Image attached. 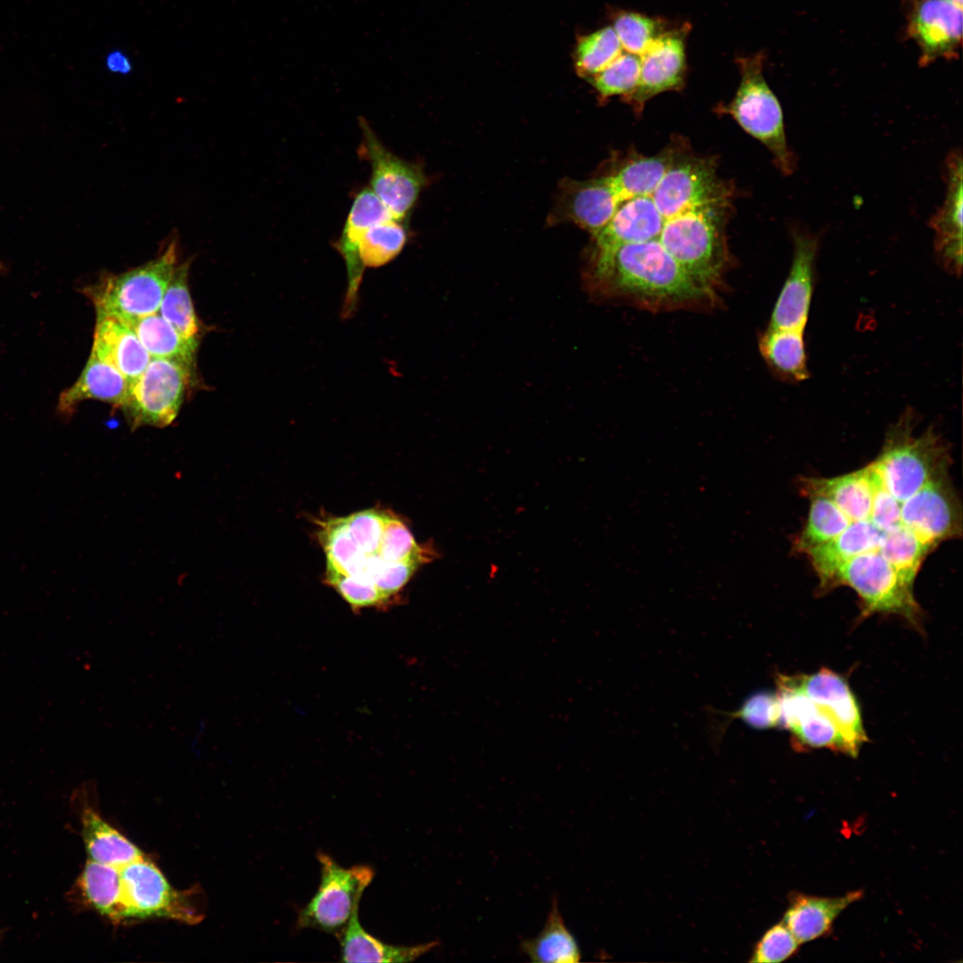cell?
<instances>
[{"label":"cell","mask_w":963,"mask_h":963,"mask_svg":"<svg viewBox=\"0 0 963 963\" xmlns=\"http://www.w3.org/2000/svg\"><path fill=\"white\" fill-rule=\"evenodd\" d=\"M614 29L623 51L641 56L649 45L668 29V23L658 17H649L636 12L618 11L613 15Z\"/></svg>","instance_id":"obj_37"},{"label":"cell","mask_w":963,"mask_h":963,"mask_svg":"<svg viewBox=\"0 0 963 963\" xmlns=\"http://www.w3.org/2000/svg\"><path fill=\"white\" fill-rule=\"evenodd\" d=\"M947 1H949V2H951L952 4H955L959 5V6L963 7V0H947Z\"/></svg>","instance_id":"obj_46"},{"label":"cell","mask_w":963,"mask_h":963,"mask_svg":"<svg viewBox=\"0 0 963 963\" xmlns=\"http://www.w3.org/2000/svg\"><path fill=\"white\" fill-rule=\"evenodd\" d=\"M378 554L388 562L412 561L418 564L427 562L433 556L429 548H422L416 543L411 531L402 521L389 513H385Z\"/></svg>","instance_id":"obj_38"},{"label":"cell","mask_w":963,"mask_h":963,"mask_svg":"<svg viewBox=\"0 0 963 963\" xmlns=\"http://www.w3.org/2000/svg\"><path fill=\"white\" fill-rule=\"evenodd\" d=\"M793 259L789 274L774 306L771 329L804 332L815 285L819 236L802 229L793 233Z\"/></svg>","instance_id":"obj_14"},{"label":"cell","mask_w":963,"mask_h":963,"mask_svg":"<svg viewBox=\"0 0 963 963\" xmlns=\"http://www.w3.org/2000/svg\"><path fill=\"white\" fill-rule=\"evenodd\" d=\"M754 728H767L779 726L780 709L777 694L760 693L744 704L737 713Z\"/></svg>","instance_id":"obj_43"},{"label":"cell","mask_w":963,"mask_h":963,"mask_svg":"<svg viewBox=\"0 0 963 963\" xmlns=\"http://www.w3.org/2000/svg\"><path fill=\"white\" fill-rule=\"evenodd\" d=\"M193 373L183 364L152 358L130 385L121 406L131 428L169 425L178 415Z\"/></svg>","instance_id":"obj_9"},{"label":"cell","mask_w":963,"mask_h":963,"mask_svg":"<svg viewBox=\"0 0 963 963\" xmlns=\"http://www.w3.org/2000/svg\"><path fill=\"white\" fill-rule=\"evenodd\" d=\"M130 384L126 377L111 365L93 354L78 380L59 398L58 409L69 415L82 401L96 399L121 407Z\"/></svg>","instance_id":"obj_24"},{"label":"cell","mask_w":963,"mask_h":963,"mask_svg":"<svg viewBox=\"0 0 963 963\" xmlns=\"http://www.w3.org/2000/svg\"><path fill=\"white\" fill-rule=\"evenodd\" d=\"M907 33L920 49L919 64L955 59L962 38V7L947 0H909Z\"/></svg>","instance_id":"obj_15"},{"label":"cell","mask_w":963,"mask_h":963,"mask_svg":"<svg viewBox=\"0 0 963 963\" xmlns=\"http://www.w3.org/2000/svg\"><path fill=\"white\" fill-rule=\"evenodd\" d=\"M800 942L783 923L771 926L756 945L752 961L758 963L781 962L794 955Z\"/></svg>","instance_id":"obj_42"},{"label":"cell","mask_w":963,"mask_h":963,"mask_svg":"<svg viewBox=\"0 0 963 963\" xmlns=\"http://www.w3.org/2000/svg\"><path fill=\"white\" fill-rule=\"evenodd\" d=\"M779 726L788 729L801 749L828 748L845 754L842 735L834 721L794 683L793 677L777 679Z\"/></svg>","instance_id":"obj_17"},{"label":"cell","mask_w":963,"mask_h":963,"mask_svg":"<svg viewBox=\"0 0 963 963\" xmlns=\"http://www.w3.org/2000/svg\"><path fill=\"white\" fill-rule=\"evenodd\" d=\"M79 815L81 835L89 860L119 868L144 856L87 802L82 803Z\"/></svg>","instance_id":"obj_26"},{"label":"cell","mask_w":963,"mask_h":963,"mask_svg":"<svg viewBox=\"0 0 963 963\" xmlns=\"http://www.w3.org/2000/svg\"><path fill=\"white\" fill-rule=\"evenodd\" d=\"M91 354L117 369L130 385L152 359L132 328L106 314H96Z\"/></svg>","instance_id":"obj_21"},{"label":"cell","mask_w":963,"mask_h":963,"mask_svg":"<svg viewBox=\"0 0 963 963\" xmlns=\"http://www.w3.org/2000/svg\"><path fill=\"white\" fill-rule=\"evenodd\" d=\"M321 542L327 557V569L347 576H357L365 559L351 537L345 518L329 520L320 524Z\"/></svg>","instance_id":"obj_35"},{"label":"cell","mask_w":963,"mask_h":963,"mask_svg":"<svg viewBox=\"0 0 963 963\" xmlns=\"http://www.w3.org/2000/svg\"><path fill=\"white\" fill-rule=\"evenodd\" d=\"M326 580L352 608L380 606L388 601L374 584L358 578L327 569Z\"/></svg>","instance_id":"obj_40"},{"label":"cell","mask_w":963,"mask_h":963,"mask_svg":"<svg viewBox=\"0 0 963 963\" xmlns=\"http://www.w3.org/2000/svg\"><path fill=\"white\" fill-rule=\"evenodd\" d=\"M962 165L961 152H951L945 161V199L929 222L934 231L936 257L943 268L954 276H960L962 271Z\"/></svg>","instance_id":"obj_19"},{"label":"cell","mask_w":963,"mask_h":963,"mask_svg":"<svg viewBox=\"0 0 963 963\" xmlns=\"http://www.w3.org/2000/svg\"><path fill=\"white\" fill-rule=\"evenodd\" d=\"M712 159L679 153L673 158L652 193L664 220L704 203L729 197Z\"/></svg>","instance_id":"obj_11"},{"label":"cell","mask_w":963,"mask_h":963,"mask_svg":"<svg viewBox=\"0 0 963 963\" xmlns=\"http://www.w3.org/2000/svg\"><path fill=\"white\" fill-rule=\"evenodd\" d=\"M350 533L359 549L368 555L379 551L385 521V512L367 509L345 518Z\"/></svg>","instance_id":"obj_41"},{"label":"cell","mask_w":963,"mask_h":963,"mask_svg":"<svg viewBox=\"0 0 963 963\" xmlns=\"http://www.w3.org/2000/svg\"><path fill=\"white\" fill-rule=\"evenodd\" d=\"M792 677L796 686L836 725L844 742L845 754L856 757L868 737L860 706L848 681L827 668Z\"/></svg>","instance_id":"obj_16"},{"label":"cell","mask_w":963,"mask_h":963,"mask_svg":"<svg viewBox=\"0 0 963 963\" xmlns=\"http://www.w3.org/2000/svg\"><path fill=\"white\" fill-rule=\"evenodd\" d=\"M674 151L638 157L624 164L609 180L623 202L639 196L652 195L673 158Z\"/></svg>","instance_id":"obj_32"},{"label":"cell","mask_w":963,"mask_h":963,"mask_svg":"<svg viewBox=\"0 0 963 963\" xmlns=\"http://www.w3.org/2000/svg\"><path fill=\"white\" fill-rule=\"evenodd\" d=\"M623 52L612 26L597 29L579 38L574 51L577 73L591 78L601 72Z\"/></svg>","instance_id":"obj_36"},{"label":"cell","mask_w":963,"mask_h":963,"mask_svg":"<svg viewBox=\"0 0 963 963\" xmlns=\"http://www.w3.org/2000/svg\"><path fill=\"white\" fill-rule=\"evenodd\" d=\"M729 197L664 220L658 241L699 284L714 290L726 265L724 221Z\"/></svg>","instance_id":"obj_3"},{"label":"cell","mask_w":963,"mask_h":963,"mask_svg":"<svg viewBox=\"0 0 963 963\" xmlns=\"http://www.w3.org/2000/svg\"><path fill=\"white\" fill-rule=\"evenodd\" d=\"M761 352L771 370L789 383L810 376L804 332L768 328L760 341Z\"/></svg>","instance_id":"obj_28"},{"label":"cell","mask_w":963,"mask_h":963,"mask_svg":"<svg viewBox=\"0 0 963 963\" xmlns=\"http://www.w3.org/2000/svg\"><path fill=\"white\" fill-rule=\"evenodd\" d=\"M390 218L392 217L388 210L369 187L357 193L342 233L334 242V248L343 259L347 270L348 286L342 309L344 317H351L358 305L365 269L359 257L361 241L370 226Z\"/></svg>","instance_id":"obj_18"},{"label":"cell","mask_w":963,"mask_h":963,"mask_svg":"<svg viewBox=\"0 0 963 963\" xmlns=\"http://www.w3.org/2000/svg\"><path fill=\"white\" fill-rule=\"evenodd\" d=\"M808 498L810 509L806 524L794 542V549L798 553L834 539L851 523L831 499L822 496Z\"/></svg>","instance_id":"obj_33"},{"label":"cell","mask_w":963,"mask_h":963,"mask_svg":"<svg viewBox=\"0 0 963 963\" xmlns=\"http://www.w3.org/2000/svg\"><path fill=\"white\" fill-rule=\"evenodd\" d=\"M901 520L933 549L942 542L961 535V505L948 469L940 472L903 502Z\"/></svg>","instance_id":"obj_12"},{"label":"cell","mask_w":963,"mask_h":963,"mask_svg":"<svg viewBox=\"0 0 963 963\" xmlns=\"http://www.w3.org/2000/svg\"><path fill=\"white\" fill-rule=\"evenodd\" d=\"M640 56L623 51L601 72L589 78L603 98L625 96L637 86L640 74Z\"/></svg>","instance_id":"obj_39"},{"label":"cell","mask_w":963,"mask_h":963,"mask_svg":"<svg viewBox=\"0 0 963 963\" xmlns=\"http://www.w3.org/2000/svg\"><path fill=\"white\" fill-rule=\"evenodd\" d=\"M317 859L320 865V884L314 896L299 910L296 927L316 929L339 940L358 910L374 870L363 864L342 867L323 852H317Z\"/></svg>","instance_id":"obj_7"},{"label":"cell","mask_w":963,"mask_h":963,"mask_svg":"<svg viewBox=\"0 0 963 963\" xmlns=\"http://www.w3.org/2000/svg\"><path fill=\"white\" fill-rule=\"evenodd\" d=\"M663 226L652 195L623 202L609 222L595 235L596 256L613 252L619 247L657 239Z\"/></svg>","instance_id":"obj_22"},{"label":"cell","mask_w":963,"mask_h":963,"mask_svg":"<svg viewBox=\"0 0 963 963\" xmlns=\"http://www.w3.org/2000/svg\"><path fill=\"white\" fill-rule=\"evenodd\" d=\"M837 586H848L861 601V616L873 613L895 614L918 628L921 608L913 586L905 582L889 562L876 552L856 556L835 572L825 591Z\"/></svg>","instance_id":"obj_6"},{"label":"cell","mask_w":963,"mask_h":963,"mask_svg":"<svg viewBox=\"0 0 963 963\" xmlns=\"http://www.w3.org/2000/svg\"><path fill=\"white\" fill-rule=\"evenodd\" d=\"M862 897L860 890L837 897L795 893L790 899L783 923L800 943L807 942L828 934L836 918Z\"/></svg>","instance_id":"obj_23"},{"label":"cell","mask_w":963,"mask_h":963,"mask_svg":"<svg viewBox=\"0 0 963 963\" xmlns=\"http://www.w3.org/2000/svg\"><path fill=\"white\" fill-rule=\"evenodd\" d=\"M358 124L359 150L371 168L369 188L393 218L406 221L426 184L424 174L419 165L390 151L364 118Z\"/></svg>","instance_id":"obj_10"},{"label":"cell","mask_w":963,"mask_h":963,"mask_svg":"<svg viewBox=\"0 0 963 963\" xmlns=\"http://www.w3.org/2000/svg\"><path fill=\"white\" fill-rule=\"evenodd\" d=\"M419 564H420L412 561H383L375 572L373 582L378 590L389 600L407 584Z\"/></svg>","instance_id":"obj_44"},{"label":"cell","mask_w":963,"mask_h":963,"mask_svg":"<svg viewBox=\"0 0 963 963\" xmlns=\"http://www.w3.org/2000/svg\"><path fill=\"white\" fill-rule=\"evenodd\" d=\"M622 204L608 176L569 181L563 187L555 215L571 221L595 236Z\"/></svg>","instance_id":"obj_20"},{"label":"cell","mask_w":963,"mask_h":963,"mask_svg":"<svg viewBox=\"0 0 963 963\" xmlns=\"http://www.w3.org/2000/svg\"><path fill=\"white\" fill-rule=\"evenodd\" d=\"M522 952L533 962L574 963L580 960L579 944L561 916L554 898L543 929L534 938L520 942Z\"/></svg>","instance_id":"obj_30"},{"label":"cell","mask_w":963,"mask_h":963,"mask_svg":"<svg viewBox=\"0 0 963 963\" xmlns=\"http://www.w3.org/2000/svg\"><path fill=\"white\" fill-rule=\"evenodd\" d=\"M764 60L762 51L736 59L740 84L735 97L722 109L763 144L779 171L789 176L795 170L796 158L787 144L781 105L763 76Z\"/></svg>","instance_id":"obj_4"},{"label":"cell","mask_w":963,"mask_h":963,"mask_svg":"<svg viewBox=\"0 0 963 963\" xmlns=\"http://www.w3.org/2000/svg\"><path fill=\"white\" fill-rule=\"evenodd\" d=\"M689 23L670 28L640 56V74L636 87L621 100L640 114L648 100L667 91H679L687 72L686 40Z\"/></svg>","instance_id":"obj_13"},{"label":"cell","mask_w":963,"mask_h":963,"mask_svg":"<svg viewBox=\"0 0 963 963\" xmlns=\"http://www.w3.org/2000/svg\"><path fill=\"white\" fill-rule=\"evenodd\" d=\"M408 238L406 221L390 218L370 226L360 246L359 257L364 268H379L394 259Z\"/></svg>","instance_id":"obj_34"},{"label":"cell","mask_w":963,"mask_h":963,"mask_svg":"<svg viewBox=\"0 0 963 963\" xmlns=\"http://www.w3.org/2000/svg\"><path fill=\"white\" fill-rule=\"evenodd\" d=\"M916 414L908 407L885 433L883 448L871 462L887 490L905 501L933 477L948 469V449L932 427L914 434Z\"/></svg>","instance_id":"obj_2"},{"label":"cell","mask_w":963,"mask_h":963,"mask_svg":"<svg viewBox=\"0 0 963 963\" xmlns=\"http://www.w3.org/2000/svg\"><path fill=\"white\" fill-rule=\"evenodd\" d=\"M122 320L136 333L152 358L171 360L194 368L198 346L185 340L158 312Z\"/></svg>","instance_id":"obj_27"},{"label":"cell","mask_w":963,"mask_h":963,"mask_svg":"<svg viewBox=\"0 0 963 963\" xmlns=\"http://www.w3.org/2000/svg\"><path fill=\"white\" fill-rule=\"evenodd\" d=\"M119 868L88 859L76 884L83 904L113 923H120Z\"/></svg>","instance_id":"obj_29"},{"label":"cell","mask_w":963,"mask_h":963,"mask_svg":"<svg viewBox=\"0 0 963 963\" xmlns=\"http://www.w3.org/2000/svg\"><path fill=\"white\" fill-rule=\"evenodd\" d=\"M339 942L343 962H411L440 944L437 941L412 946L386 943L361 926L358 910L352 915Z\"/></svg>","instance_id":"obj_25"},{"label":"cell","mask_w":963,"mask_h":963,"mask_svg":"<svg viewBox=\"0 0 963 963\" xmlns=\"http://www.w3.org/2000/svg\"><path fill=\"white\" fill-rule=\"evenodd\" d=\"M105 63L107 69L114 73L128 74L132 70L128 56L119 50L111 52L106 57Z\"/></svg>","instance_id":"obj_45"},{"label":"cell","mask_w":963,"mask_h":963,"mask_svg":"<svg viewBox=\"0 0 963 963\" xmlns=\"http://www.w3.org/2000/svg\"><path fill=\"white\" fill-rule=\"evenodd\" d=\"M120 923L163 918L194 925L203 918L193 890L175 889L145 856L119 868Z\"/></svg>","instance_id":"obj_8"},{"label":"cell","mask_w":963,"mask_h":963,"mask_svg":"<svg viewBox=\"0 0 963 963\" xmlns=\"http://www.w3.org/2000/svg\"><path fill=\"white\" fill-rule=\"evenodd\" d=\"M177 241L171 240L155 259L123 273L107 275L86 289L96 314L122 319L157 313L176 267Z\"/></svg>","instance_id":"obj_5"},{"label":"cell","mask_w":963,"mask_h":963,"mask_svg":"<svg viewBox=\"0 0 963 963\" xmlns=\"http://www.w3.org/2000/svg\"><path fill=\"white\" fill-rule=\"evenodd\" d=\"M189 265L184 262L176 267L158 313L185 340L198 346L202 327L190 294Z\"/></svg>","instance_id":"obj_31"},{"label":"cell","mask_w":963,"mask_h":963,"mask_svg":"<svg viewBox=\"0 0 963 963\" xmlns=\"http://www.w3.org/2000/svg\"><path fill=\"white\" fill-rule=\"evenodd\" d=\"M587 284L600 296L654 309L698 306L712 301L715 293L696 281L658 239L595 255Z\"/></svg>","instance_id":"obj_1"}]
</instances>
